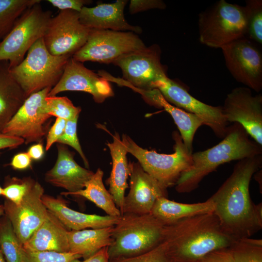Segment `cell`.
<instances>
[{
    "mask_svg": "<svg viewBox=\"0 0 262 262\" xmlns=\"http://www.w3.org/2000/svg\"><path fill=\"white\" fill-rule=\"evenodd\" d=\"M262 154L237 161L230 175L210 197L213 213L228 235L235 239L251 237L262 229V204L249 193L253 175L261 168Z\"/></svg>",
    "mask_w": 262,
    "mask_h": 262,
    "instance_id": "obj_1",
    "label": "cell"
},
{
    "mask_svg": "<svg viewBox=\"0 0 262 262\" xmlns=\"http://www.w3.org/2000/svg\"><path fill=\"white\" fill-rule=\"evenodd\" d=\"M235 240L211 213L165 225L162 242L171 262H197L213 251L229 247Z\"/></svg>",
    "mask_w": 262,
    "mask_h": 262,
    "instance_id": "obj_2",
    "label": "cell"
},
{
    "mask_svg": "<svg viewBox=\"0 0 262 262\" xmlns=\"http://www.w3.org/2000/svg\"><path fill=\"white\" fill-rule=\"evenodd\" d=\"M261 154L262 146L253 140L240 124L233 123L218 144L192 153V164L180 176L175 185L176 190L180 193L191 192L219 165Z\"/></svg>",
    "mask_w": 262,
    "mask_h": 262,
    "instance_id": "obj_3",
    "label": "cell"
},
{
    "mask_svg": "<svg viewBox=\"0 0 262 262\" xmlns=\"http://www.w3.org/2000/svg\"><path fill=\"white\" fill-rule=\"evenodd\" d=\"M165 225L151 213H123L113 227L110 261L146 252L163 240Z\"/></svg>",
    "mask_w": 262,
    "mask_h": 262,
    "instance_id": "obj_4",
    "label": "cell"
},
{
    "mask_svg": "<svg viewBox=\"0 0 262 262\" xmlns=\"http://www.w3.org/2000/svg\"><path fill=\"white\" fill-rule=\"evenodd\" d=\"M71 57L51 54L41 38L30 48L24 60L11 70L27 98L46 88L54 87Z\"/></svg>",
    "mask_w": 262,
    "mask_h": 262,
    "instance_id": "obj_5",
    "label": "cell"
},
{
    "mask_svg": "<svg viewBox=\"0 0 262 262\" xmlns=\"http://www.w3.org/2000/svg\"><path fill=\"white\" fill-rule=\"evenodd\" d=\"M174 152L161 154L137 145L130 137L122 135V142L128 153L138 161L143 170L165 189L175 185L181 174L192 164V153L184 144L180 133H172Z\"/></svg>",
    "mask_w": 262,
    "mask_h": 262,
    "instance_id": "obj_6",
    "label": "cell"
},
{
    "mask_svg": "<svg viewBox=\"0 0 262 262\" xmlns=\"http://www.w3.org/2000/svg\"><path fill=\"white\" fill-rule=\"evenodd\" d=\"M200 42L208 47L221 48L246 37L244 6L220 0L198 15Z\"/></svg>",
    "mask_w": 262,
    "mask_h": 262,
    "instance_id": "obj_7",
    "label": "cell"
},
{
    "mask_svg": "<svg viewBox=\"0 0 262 262\" xmlns=\"http://www.w3.org/2000/svg\"><path fill=\"white\" fill-rule=\"evenodd\" d=\"M51 17V12L44 10L40 3L25 11L0 41V61L8 62L11 68L18 65L32 45L43 37Z\"/></svg>",
    "mask_w": 262,
    "mask_h": 262,
    "instance_id": "obj_8",
    "label": "cell"
},
{
    "mask_svg": "<svg viewBox=\"0 0 262 262\" xmlns=\"http://www.w3.org/2000/svg\"><path fill=\"white\" fill-rule=\"evenodd\" d=\"M161 55L159 46L153 44L123 55L112 63L121 69L122 78H115L103 70L99 71L98 74L119 85L152 89L154 82L167 76L166 68L161 62Z\"/></svg>",
    "mask_w": 262,
    "mask_h": 262,
    "instance_id": "obj_9",
    "label": "cell"
},
{
    "mask_svg": "<svg viewBox=\"0 0 262 262\" xmlns=\"http://www.w3.org/2000/svg\"><path fill=\"white\" fill-rule=\"evenodd\" d=\"M146 47L132 32L91 29L85 44L71 57L75 60L112 63L123 55Z\"/></svg>",
    "mask_w": 262,
    "mask_h": 262,
    "instance_id": "obj_10",
    "label": "cell"
},
{
    "mask_svg": "<svg viewBox=\"0 0 262 262\" xmlns=\"http://www.w3.org/2000/svg\"><path fill=\"white\" fill-rule=\"evenodd\" d=\"M154 88L159 90L165 100L173 105L198 116L217 137L223 139L226 135L228 122L222 106L201 102L189 94L185 87L167 76L154 82L152 89Z\"/></svg>",
    "mask_w": 262,
    "mask_h": 262,
    "instance_id": "obj_11",
    "label": "cell"
},
{
    "mask_svg": "<svg viewBox=\"0 0 262 262\" xmlns=\"http://www.w3.org/2000/svg\"><path fill=\"white\" fill-rule=\"evenodd\" d=\"M51 87L29 96L1 132L22 138L25 144L41 143L47 134L46 124L51 117L46 111V98Z\"/></svg>",
    "mask_w": 262,
    "mask_h": 262,
    "instance_id": "obj_12",
    "label": "cell"
},
{
    "mask_svg": "<svg viewBox=\"0 0 262 262\" xmlns=\"http://www.w3.org/2000/svg\"><path fill=\"white\" fill-rule=\"evenodd\" d=\"M90 30L80 22L79 12L62 10L50 18L43 39L51 54L72 56L85 44Z\"/></svg>",
    "mask_w": 262,
    "mask_h": 262,
    "instance_id": "obj_13",
    "label": "cell"
},
{
    "mask_svg": "<svg viewBox=\"0 0 262 262\" xmlns=\"http://www.w3.org/2000/svg\"><path fill=\"white\" fill-rule=\"evenodd\" d=\"M221 49L227 69L235 80L260 92L262 89V55L253 41L245 37Z\"/></svg>",
    "mask_w": 262,
    "mask_h": 262,
    "instance_id": "obj_14",
    "label": "cell"
},
{
    "mask_svg": "<svg viewBox=\"0 0 262 262\" xmlns=\"http://www.w3.org/2000/svg\"><path fill=\"white\" fill-rule=\"evenodd\" d=\"M224 115L229 123H238L250 137L262 146V95H254L247 87L233 89L222 106Z\"/></svg>",
    "mask_w": 262,
    "mask_h": 262,
    "instance_id": "obj_15",
    "label": "cell"
},
{
    "mask_svg": "<svg viewBox=\"0 0 262 262\" xmlns=\"http://www.w3.org/2000/svg\"><path fill=\"white\" fill-rule=\"evenodd\" d=\"M44 194L43 187L35 181L19 204L6 199L4 202V214L11 222L22 246L47 216L48 210L42 199Z\"/></svg>",
    "mask_w": 262,
    "mask_h": 262,
    "instance_id": "obj_16",
    "label": "cell"
},
{
    "mask_svg": "<svg viewBox=\"0 0 262 262\" xmlns=\"http://www.w3.org/2000/svg\"><path fill=\"white\" fill-rule=\"evenodd\" d=\"M66 91L89 93L98 103L103 102L106 98L114 95L109 81L72 57L67 61L60 80L51 89L48 96H55Z\"/></svg>",
    "mask_w": 262,
    "mask_h": 262,
    "instance_id": "obj_17",
    "label": "cell"
},
{
    "mask_svg": "<svg viewBox=\"0 0 262 262\" xmlns=\"http://www.w3.org/2000/svg\"><path fill=\"white\" fill-rule=\"evenodd\" d=\"M130 164V190L125 196L121 214L150 213L158 198L167 197V189L146 172L139 163Z\"/></svg>",
    "mask_w": 262,
    "mask_h": 262,
    "instance_id": "obj_18",
    "label": "cell"
},
{
    "mask_svg": "<svg viewBox=\"0 0 262 262\" xmlns=\"http://www.w3.org/2000/svg\"><path fill=\"white\" fill-rule=\"evenodd\" d=\"M58 155L53 167L45 175V181L51 185L65 189L66 194L72 193L84 188L94 172L79 165L74 153L64 145H57Z\"/></svg>",
    "mask_w": 262,
    "mask_h": 262,
    "instance_id": "obj_19",
    "label": "cell"
},
{
    "mask_svg": "<svg viewBox=\"0 0 262 262\" xmlns=\"http://www.w3.org/2000/svg\"><path fill=\"white\" fill-rule=\"evenodd\" d=\"M127 2L126 0H117L112 3H100L92 7L84 6L79 12L80 21L90 29L140 33L142 29L140 27L131 25L125 19L124 10Z\"/></svg>",
    "mask_w": 262,
    "mask_h": 262,
    "instance_id": "obj_20",
    "label": "cell"
},
{
    "mask_svg": "<svg viewBox=\"0 0 262 262\" xmlns=\"http://www.w3.org/2000/svg\"><path fill=\"white\" fill-rule=\"evenodd\" d=\"M42 199L47 209L69 230L100 229L114 226L120 217L86 214L75 211L70 208L67 201L60 196L55 197L44 194Z\"/></svg>",
    "mask_w": 262,
    "mask_h": 262,
    "instance_id": "obj_21",
    "label": "cell"
},
{
    "mask_svg": "<svg viewBox=\"0 0 262 262\" xmlns=\"http://www.w3.org/2000/svg\"><path fill=\"white\" fill-rule=\"evenodd\" d=\"M140 94L150 104L162 108L172 116L177 125L183 142L188 150L192 153L193 142L197 129L204 125L203 120L196 115L179 108L165 100L157 89L142 90L126 85Z\"/></svg>",
    "mask_w": 262,
    "mask_h": 262,
    "instance_id": "obj_22",
    "label": "cell"
},
{
    "mask_svg": "<svg viewBox=\"0 0 262 262\" xmlns=\"http://www.w3.org/2000/svg\"><path fill=\"white\" fill-rule=\"evenodd\" d=\"M69 230L50 211L42 224L23 245L29 252H69Z\"/></svg>",
    "mask_w": 262,
    "mask_h": 262,
    "instance_id": "obj_23",
    "label": "cell"
},
{
    "mask_svg": "<svg viewBox=\"0 0 262 262\" xmlns=\"http://www.w3.org/2000/svg\"><path fill=\"white\" fill-rule=\"evenodd\" d=\"M113 137V142L107 143L112 159V171L107 182L109 185V192L121 214L125 191L128 188L127 180L131 167L127 158L128 152L118 134L115 132Z\"/></svg>",
    "mask_w": 262,
    "mask_h": 262,
    "instance_id": "obj_24",
    "label": "cell"
},
{
    "mask_svg": "<svg viewBox=\"0 0 262 262\" xmlns=\"http://www.w3.org/2000/svg\"><path fill=\"white\" fill-rule=\"evenodd\" d=\"M26 98L11 72L8 62L0 61V131Z\"/></svg>",
    "mask_w": 262,
    "mask_h": 262,
    "instance_id": "obj_25",
    "label": "cell"
},
{
    "mask_svg": "<svg viewBox=\"0 0 262 262\" xmlns=\"http://www.w3.org/2000/svg\"><path fill=\"white\" fill-rule=\"evenodd\" d=\"M213 203L209 198L202 202L183 203L162 197L156 200L150 213L167 225L183 219L213 213Z\"/></svg>",
    "mask_w": 262,
    "mask_h": 262,
    "instance_id": "obj_26",
    "label": "cell"
},
{
    "mask_svg": "<svg viewBox=\"0 0 262 262\" xmlns=\"http://www.w3.org/2000/svg\"><path fill=\"white\" fill-rule=\"evenodd\" d=\"M114 226L100 229L69 230L68 240L69 252L85 259L112 243Z\"/></svg>",
    "mask_w": 262,
    "mask_h": 262,
    "instance_id": "obj_27",
    "label": "cell"
},
{
    "mask_svg": "<svg viewBox=\"0 0 262 262\" xmlns=\"http://www.w3.org/2000/svg\"><path fill=\"white\" fill-rule=\"evenodd\" d=\"M103 176V171L98 168L86 182L83 189L69 194L62 192L61 195L84 197L102 209L107 215L119 217L121 215L120 211L116 206L109 191L106 189L102 180Z\"/></svg>",
    "mask_w": 262,
    "mask_h": 262,
    "instance_id": "obj_28",
    "label": "cell"
},
{
    "mask_svg": "<svg viewBox=\"0 0 262 262\" xmlns=\"http://www.w3.org/2000/svg\"><path fill=\"white\" fill-rule=\"evenodd\" d=\"M0 250L6 262H26V251L5 214L0 217Z\"/></svg>",
    "mask_w": 262,
    "mask_h": 262,
    "instance_id": "obj_29",
    "label": "cell"
},
{
    "mask_svg": "<svg viewBox=\"0 0 262 262\" xmlns=\"http://www.w3.org/2000/svg\"><path fill=\"white\" fill-rule=\"evenodd\" d=\"M40 2V0H0V41L25 11Z\"/></svg>",
    "mask_w": 262,
    "mask_h": 262,
    "instance_id": "obj_30",
    "label": "cell"
},
{
    "mask_svg": "<svg viewBox=\"0 0 262 262\" xmlns=\"http://www.w3.org/2000/svg\"><path fill=\"white\" fill-rule=\"evenodd\" d=\"M228 249L233 262H262V239H236Z\"/></svg>",
    "mask_w": 262,
    "mask_h": 262,
    "instance_id": "obj_31",
    "label": "cell"
},
{
    "mask_svg": "<svg viewBox=\"0 0 262 262\" xmlns=\"http://www.w3.org/2000/svg\"><path fill=\"white\" fill-rule=\"evenodd\" d=\"M246 36L249 39L262 44V0H247L244 6Z\"/></svg>",
    "mask_w": 262,
    "mask_h": 262,
    "instance_id": "obj_32",
    "label": "cell"
},
{
    "mask_svg": "<svg viewBox=\"0 0 262 262\" xmlns=\"http://www.w3.org/2000/svg\"><path fill=\"white\" fill-rule=\"evenodd\" d=\"M46 102L48 115L66 121L79 117L81 112V107L74 106L66 97L48 96Z\"/></svg>",
    "mask_w": 262,
    "mask_h": 262,
    "instance_id": "obj_33",
    "label": "cell"
},
{
    "mask_svg": "<svg viewBox=\"0 0 262 262\" xmlns=\"http://www.w3.org/2000/svg\"><path fill=\"white\" fill-rule=\"evenodd\" d=\"M35 182V180L30 177L21 179L7 177L2 187L1 196L14 204H19Z\"/></svg>",
    "mask_w": 262,
    "mask_h": 262,
    "instance_id": "obj_34",
    "label": "cell"
},
{
    "mask_svg": "<svg viewBox=\"0 0 262 262\" xmlns=\"http://www.w3.org/2000/svg\"><path fill=\"white\" fill-rule=\"evenodd\" d=\"M110 262H171L164 244L162 242L153 248L140 254L120 258Z\"/></svg>",
    "mask_w": 262,
    "mask_h": 262,
    "instance_id": "obj_35",
    "label": "cell"
},
{
    "mask_svg": "<svg viewBox=\"0 0 262 262\" xmlns=\"http://www.w3.org/2000/svg\"><path fill=\"white\" fill-rule=\"evenodd\" d=\"M79 117L67 120L63 134L57 143L67 145L73 147L79 154L86 168H89V163L80 144L77 136V122Z\"/></svg>",
    "mask_w": 262,
    "mask_h": 262,
    "instance_id": "obj_36",
    "label": "cell"
},
{
    "mask_svg": "<svg viewBox=\"0 0 262 262\" xmlns=\"http://www.w3.org/2000/svg\"><path fill=\"white\" fill-rule=\"evenodd\" d=\"M26 262H72L75 259L82 258L80 255L70 252L26 251Z\"/></svg>",
    "mask_w": 262,
    "mask_h": 262,
    "instance_id": "obj_37",
    "label": "cell"
},
{
    "mask_svg": "<svg viewBox=\"0 0 262 262\" xmlns=\"http://www.w3.org/2000/svg\"><path fill=\"white\" fill-rule=\"evenodd\" d=\"M166 4L161 0H131L129 5L131 14L152 9H164Z\"/></svg>",
    "mask_w": 262,
    "mask_h": 262,
    "instance_id": "obj_38",
    "label": "cell"
},
{
    "mask_svg": "<svg viewBox=\"0 0 262 262\" xmlns=\"http://www.w3.org/2000/svg\"><path fill=\"white\" fill-rule=\"evenodd\" d=\"M66 120L64 119L56 118L53 125L48 131L46 137L45 150L48 151L52 145L57 142L59 138L63 134Z\"/></svg>",
    "mask_w": 262,
    "mask_h": 262,
    "instance_id": "obj_39",
    "label": "cell"
},
{
    "mask_svg": "<svg viewBox=\"0 0 262 262\" xmlns=\"http://www.w3.org/2000/svg\"><path fill=\"white\" fill-rule=\"evenodd\" d=\"M53 6L57 8L60 11L72 10L80 12L82 8L91 2L90 0H47Z\"/></svg>",
    "mask_w": 262,
    "mask_h": 262,
    "instance_id": "obj_40",
    "label": "cell"
},
{
    "mask_svg": "<svg viewBox=\"0 0 262 262\" xmlns=\"http://www.w3.org/2000/svg\"><path fill=\"white\" fill-rule=\"evenodd\" d=\"M197 262H233L228 248L213 251Z\"/></svg>",
    "mask_w": 262,
    "mask_h": 262,
    "instance_id": "obj_41",
    "label": "cell"
},
{
    "mask_svg": "<svg viewBox=\"0 0 262 262\" xmlns=\"http://www.w3.org/2000/svg\"><path fill=\"white\" fill-rule=\"evenodd\" d=\"M31 163L32 159L27 152H20L13 157L9 165L15 170H22L29 168Z\"/></svg>",
    "mask_w": 262,
    "mask_h": 262,
    "instance_id": "obj_42",
    "label": "cell"
},
{
    "mask_svg": "<svg viewBox=\"0 0 262 262\" xmlns=\"http://www.w3.org/2000/svg\"><path fill=\"white\" fill-rule=\"evenodd\" d=\"M24 143L19 137L8 135L0 131V150L5 148H14Z\"/></svg>",
    "mask_w": 262,
    "mask_h": 262,
    "instance_id": "obj_43",
    "label": "cell"
},
{
    "mask_svg": "<svg viewBox=\"0 0 262 262\" xmlns=\"http://www.w3.org/2000/svg\"><path fill=\"white\" fill-rule=\"evenodd\" d=\"M108 246L103 247L89 257L80 261L75 259L72 262H110L108 252Z\"/></svg>",
    "mask_w": 262,
    "mask_h": 262,
    "instance_id": "obj_44",
    "label": "cell"
},
{
    "mask_svg": "<svg viewBox=\"0 0 262 262\" xmlns=\"http://www.w3.org/2000/svg\"><path fill=\"white\" fill-rule=\"evenodd\" d=\"M31 158L35 161L41 159L44 155V148L42 143L33 145L29 147L27 152Z\"/></svg>",
    "mask_w": 262,
    "mask_h": 262,
    "instance_id": "obj_45",
    "label": "cell"
},
{
    "mask_svg": "<svg viewBox=\"0 0 262 262\" xmlns=\"http://www.w3.org/2000/svg\"><path fill=\"white\" fill-rule=\"evenodd\" d=\"M4 214V207L3 204H0V217Z\"/></svg>",
    "mask_w": 262,
    "mask_h": 262,
    "instance_id": "obj_46",
    "label": "cell"
},
{
    "mask_svg": "<svg viewBox=\"0 0 262 262\" xmlns=\"http://www.w3.org/2000/svg\"><path fill=\"white\" fill-rule=\"evenodd\" d=\"M0 262H6L0 250Z\"/></svg>",
    "mask_w": 262,
    "mask_h": 262,
    "instance_id": "obj_47",
    "label": "cell"
},
{
    "mask_svg": "<svg viewBox=\"0 0 262 262\" xmlns=\"http://www.w3.org/2000/svg\"><path fill=\"white\" fill-rule=\"evenodd\" d=\"M2 187L0 185V196L2 195Z\"/></svg>",
    "mask_w": 262,
    "mask_h": 262,
    "instance_id": "obj_48",
    "label": "cell"
},
{
    "mask_svg": "<svg viewBox=\"0 0 262 262\" xmlns=\"http://www.w3.org/2000/svg\"><path fill=\"white\" fill-rule=\"evenodd\" d=\"M0 155H1V152H0Z\"/></svg>",
    "mask_w": 262,
    "mask_h": 262,
    "instance_id": "obj_49",
    "label": "cell"
}]
</instances>
